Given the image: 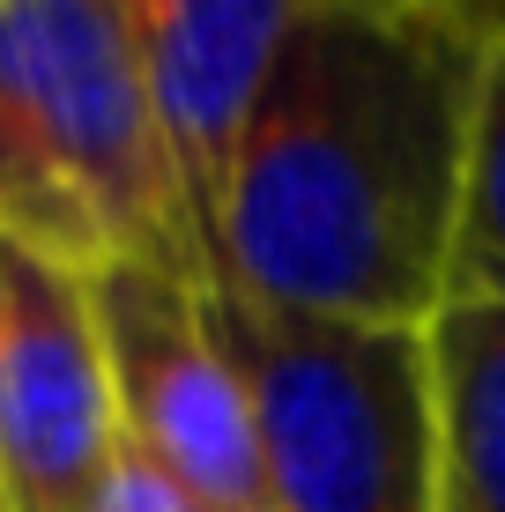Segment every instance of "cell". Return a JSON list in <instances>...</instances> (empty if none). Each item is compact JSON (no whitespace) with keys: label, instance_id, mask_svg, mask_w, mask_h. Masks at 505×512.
I'll return each instance as SVG.
<instances>
[{"label":"cell","instance_id":"obj_1","mask_svg":"<svg viewBox=\"0 0 505 512\" xmlns=\"http://www.w3.org/2000/svg\"><path fill=\"white\" fill-rule=\"evenodd\" d=\"M476 82L454 15L320 0L238 141L208 282L298 320L424 327L454 290Z\"/></svg>","mask_w":505,"mask_h":512},{"label":"cell","instance_id":"obj_10","mask_svg":"<svg viewBox=\"0 0 505 512\" xmlns=\"http://www.w3.org/2000/svg\"><path fill=\"white\" fill-rule=\"evenodd\" d=\"M439 15H454V23H461L483 52L505 45V0H439Z\"/></svg>","mask_w":505,"mask_h":512},{"label":"cell","instance_id":"obj_7","mask_svg":"<svg viewBox=\"0 0 505 512\" xmlns=\"http://www.w3.org/2000/svg\"><path fill=\"white\" fill-rule=\"evenodd\" d=\"M431 342V512H505V297L454 282Z\"/></svg>","mask_w":505,"mask_h":512},{"label":"cell","instance_id":"obj_5","mask_svg":"<svg viewBox=\"0 0 505 512\" xmlns=\"http://www.w3.org/2000/svg\"><path fill=\"white\" fill-rule=\"evenodd\" d=\"M119 453L90 275L0 238V512H82Z\"/></svg>","mask_w":505,"mask_h":512},{"label":"cell","instance_id":"obj_6","mask_svg":"<svg viewBox=\"0 0 505 512\" xmlns=\"http://www.w3.org/2000/svg\"><path fill=\"white\" fill-rule=\"evenodd\" d=\"M312 8L320 0H127L156 134L179 171L201 260L216 253V208L231 186L238 141Z\"/></svg>","mask_w":505,"mask_h":512},{"label":"cell","instance_id":"obj_8","mask_svg":"<svg viewBox=\"0 0 505 512\" xmlns=\"http://www.w3.org/2000/svg\"><path fill=\"white\" fill-rule=\"evenodd\" d=\"M454 282L505 297V45L483 52L476 119H468V179H461V245Z\"/></svg>","mask_w":505,"mask_h":512},{"label":"cell","instance_id":"obj_2","mask_svg":"<svg viewBox=\"0 0 505 512\" xmlns=\"http://www.w3.org/2000/svg\"><path fill=\"white\" fill-rule=\"evenodd\" d=\"M0 238L208 282L127 0H0Z\"/></svg>","mask_w":505,"mask_h":512},{"label":"cell","instance_id":"obj_3","mask_svg":"<svg viewBox=\"0 0 505 512\" xmlns=\"http://www.w3.org/2000/svg\"><path fill=\"white\" fill-rule=\"evenodd\" d=\"M260 438L268 512H431V342L260 312L201 282Z\"/></svg>","mask_w":505,"mask_h":512},{"label":"cell","instance_id":"obj_4","mask_svg":"<svg viewBox=\"0 0 505 512\" xmlns=\"http://www.w3.org/2000/svg\"><path fill=\"white\" fill-rule=\"evenodd\" d=\"M90 305L112 372L119 446L179 475L216 512H268L253 409L238 364L216 342L201 282L171 268H104L90 275Z\"/></svg>","mask_w":505,"mask_h":512},{"label":"cell","instance_id":"obj_11","mask_svg":"<svg viewBox=\"0 0 505 512\" xmlns=\"http://www.w3.org/2000/svg\"><path fill=\"white\" fill-rule=\"evenodd\" d=\"M350 8H439V0H350Z\"/></svg>","mask_w":505,"mask_h":512},{"label":"cell","instance_id":"obj_9","mask_svg":"<svg viewBox=\"0 0 505 512\" xmlns=\"http://www.w3.org/2000/svg\"><path fill=\"white\" fill-rule=\"evenodd\" d=\"M82 512H216V505H201L179 475H164L156 461H142L134 446H119L112 468L97 475V490L82 498Z\"/></svg>","mask_w":505,"mask_h":512}]
</instances>
